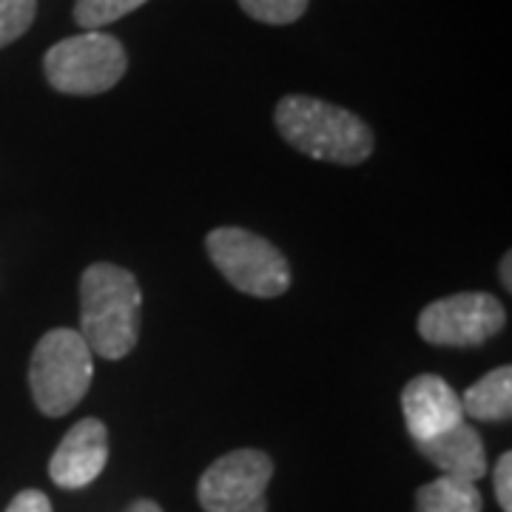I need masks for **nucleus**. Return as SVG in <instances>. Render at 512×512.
Instances as JSON below:
<instances>
[{
	"instance_id": "f257e3e1",
	"label": "nucleus",
	"mask_w": 512,
	"mask_h": 512,
	"mask_svg": "<svg viewBox=\"0 0 512 512\" xmlns=\"http://www.w3.org/2000/svg\"><path fill=\"white\" fill-rule=\"evenodd\" d=\"M143 293L131 271L97 262L80 279V336L103 359H123L137 345Z\"/></svg>"
},
{
	"instance_id": "f03ea898",
	"label": "nucleus",
	"mask_w": 512,
	"mask_h": 512,
	"mask_svg": "<svg viewBox=\"0 0 512 512\" xmlns=\"http://www.w3.org/2000/svg\"><path fill=\"white\" fill-rule=\"evenodd\" d=\"M274 120L285 143L313 160L359 165L373 151V131L356 114L316 97H305V94L282 97L274 111Z\"/></svg>"
},
{
	"instance_id": "7ed1b4c3",
	"label": "nucleus",
	"mask_w": 512,
	"mask_h": 512,
	"mask_svg": "<svg viewBox=\"0 0 512 512\" xmlns=\"http://www.w3.org/2000/svg\"><path fill=\"white\" fill-rule=\"evenodd\" d=\"M94 376L92 348L80 330H49L32 353L29 384L43 416H66L89 393Z\"/></svg>"
},
{
	"instance_id": "20e7f679",
	"label": "nucleus",
	"mask_w": 512,
	"mask_h": 512,
	"mask_svg": "<svg viewBox=\"0 0 512 512\" xmlns=\"http://www.w3.org/2000/svg\"><path fill=\"white\" fill-rule=\"evenodd\" d=\"M128 69L120 40L103 32H83L55 43L43 57V72L52 89L92 97L114 89Z\"/></svg>"
},
{
	"instance_id": "39448f33",
	"label": "nucleus",
	"mask_w": 512,
	"mask_h": 512,
	"mask_svg": "<svg viewBox=\"0 0 512 512\" xmlns=\"http://www.w3.org/2000/svg\"><path fill=\"white\" fill-rule=\"evenodd\" d=\"M211 262L237 291L274 299L291 288V265L268 239L251 234L245 228L225 225L211 231L205 239Z\"/></svg>"
},
{
	"instance_id": "423d86ee",
	"label": "nucleus",
	"mask_w": 512,
	"mask_h": 512,
	"mask_svg": "<svg viewBox=\"0 0 512 512\" xmlns=\"http://www.w3.org/2000/svg\"><path fill=\"white\" fill-rule=\"evenodd\" d=\"M274 461L262 450H234L217 458L200 478L197 498L205 512H268Z\"/></svg>"
},
{
	"instance_id": "0eeeda50",
	"label": "nucleus",
	"mask_w": 512,
	"mask_h": 512,
	"mask_svg": "<svg viewBox=\"0 0 512 512\" xmlns=\"http://www.w3.org/2000/svg\"><path fill=\"white\" fill-rule=\"evenodd\" d=\"M507 313L490 293H453L427 305L419 316L424 342L439 348H478L504 328Z\"/></svg>"
},
{
	"instance_id": "6e6552de",
	"label": "nucleus",
	"mask_w": 512,
	"mask_h": 512,
	"mask_svg": "<svg viewBox=\"0 0 512 512\" xmlns=\"http://www.w3.org/2000/svg\"><path fill=\"white\" fill-rule=\"evenodd\" d=\"M109 461V430L100 419H83L57 444L49 461V476L63 490L89 487L106 470Z\"/></svg>"
},
{
	"instance_id": "1a4fd4ad",
	"label": "nucleus",
	"mask_w": 512,
	"mask_h": 512,
	"mask_svg": "<svg viewBox=\"0 0 512 512\" xmlns=\"http://www.w3.org/2000/svg\"><path fill=\"white\" fill-rule=\"evenodd\" d=\"M402 413L407 433L416 444L436 439L464 421L456 390L433 373H424L413 382H407L402 393Z\"/></svg>"
},
{
	"instance_id": "9d476101",
	"label": "nucleus",
	"mask_w": 512,
	"mask_h": 512,
	"mask_svg": "<svg viewBox=\"0 0 512 512\" xmlns=\"http://www.w3.org/2000/svg\"><path fill=\"white\" fill-rule=\"evenodd\" d=\"M419 453L433 467H439L444 476L461 478L478 484L487 476V453H484V441L478 436L476 427H470L467 421H461L456 427H450L447 433H441L436 439L416 444Z\"/></svg>"
},
{
	"instance_id": "9b49d317",
	"label": "nucleus",
	"mask_w": 512,
	"mask_h": 512,
	"mask_svg": "<svg viewBox=\"0 0 512 512\" xmlns=\"http://www.w3.org/2000/svg\"><path fill=\"white\" fill-rule=\"evenodd\" d=\"M464 416L476 421H507L512 416V370L495 367L461 396Z\"/></svg>"
},
{
	"instance_id": "f8f14e48",
	"label": "nucleus",
	"mask_w": 512,
	"mask_h": 512,
	"mask_svg": "<svg viewBox=\"0 0 512 512\" xmlns=\"http://www.w3.org/2000/svg\"><path fill=\"white\" fill-rule=\"evenodd\" d=\"M416 512H481L478 484L441 476L416 493Z\"/></svg>"
},
{
	"instance_id": "ddd939ff",
	"label": "nucleus",
	"mask_w": 512,
	"mask_h": 512,
	"mask_svg": "<svg viewBox=\"0 0 512 512\" xmlns=\"http://www.w3.org/2000/svg\"><path fill=\"white\" fill-rule=\"evenodd\" d=\"M148 0H74V20L86 32H97L114 20L126 18L128 12L140 9Z\"/></svg>"
},
{
	"instance_id": "4468645a",
	"label": "nucleus",
	"mask_w": 512,
	"mask_h": 512,
	"mask_svg": "<svg viewBox=\"0 0 512 512\" xmlns=\"http://www.w3.org/2000/svg\"><path fill=\"white\" fill-rule=\"evenodd\" d=\"M242 12L251 15L259 23H271V26H285L305 15L308 0H239Z\"/></svg>"
},
{
	"instance_id": "2eb2a0df",
	"label": "nucleus",
	"mask_w": 512,
	"mask_h": 512,
	"mask_svg": "<svg viewBox=\"0 0 512 512\" xmlns=\"http://www.w3.org/2000/svg\"><path fill=\"white\" fill-rule=\"evenodd\" d=\"M37 15V0H0V49L15 43Z\"/></svg>"
},
{
	"instance_id": "dca6fc26",
	"label": "nucleus",
	"mask_w": 512,
	"mask_h": 512,
	"mask_svg": "<svg viewBox=\"0 0 512 512\" xmlns=\"http://www.w3.org/2000/svg\"><path fill=\"white\" fill-rule=\"evenodd\" d=\"M495 498H498V507L504 512H512V453H504L495 464L493 476Z\"/></svg>"
},
{
	"instance_id": "f3484780",
	"label": "nucleus",
	"mask_w": 512,
	"mask_h": 512,
	"mask_svg": "<svg viewBox=\"0 0 512 512\" xmlns=\"http://www.w3.org/2000/svg\"><path fill=\"white\" fill-rule=\"evenodd\" d=\"M6 512H52V504L40 490H23L12 498Z\"/></svg>"
},
{
	"instance_id": "a211bd4d",
	"label": "nucleus",
	"mask_w": 512,
	"mask_h": 512,
	"mask_svg": "<svg viewBox=\"0 0 512 512\" xmlns=\"http://www.w3.org/2000/svg\"><path fill=\"white\" fill-rule=\"evenodd\" d=\"M512 254L510 251H507V254H504V259H501V282H504V288H507V291H510L512 288Z\"/></svg>"
},
{
	"instance_id": "6ab92c4d",
	"label": "nucleus",
	"mask_w": 512,
	"mask_h": 512,
	"mask_svg": "<svg viewBox=\"0 0 512 512\" xmlns=\"http://www.w3.org/2000/svg\"><path fill=\"white\" fill-rule=\"evenodd\" d=\"M126 512H163V510H160L154 501H146V498H143V501H134Z\"/></svg>"
}]
</instances>
